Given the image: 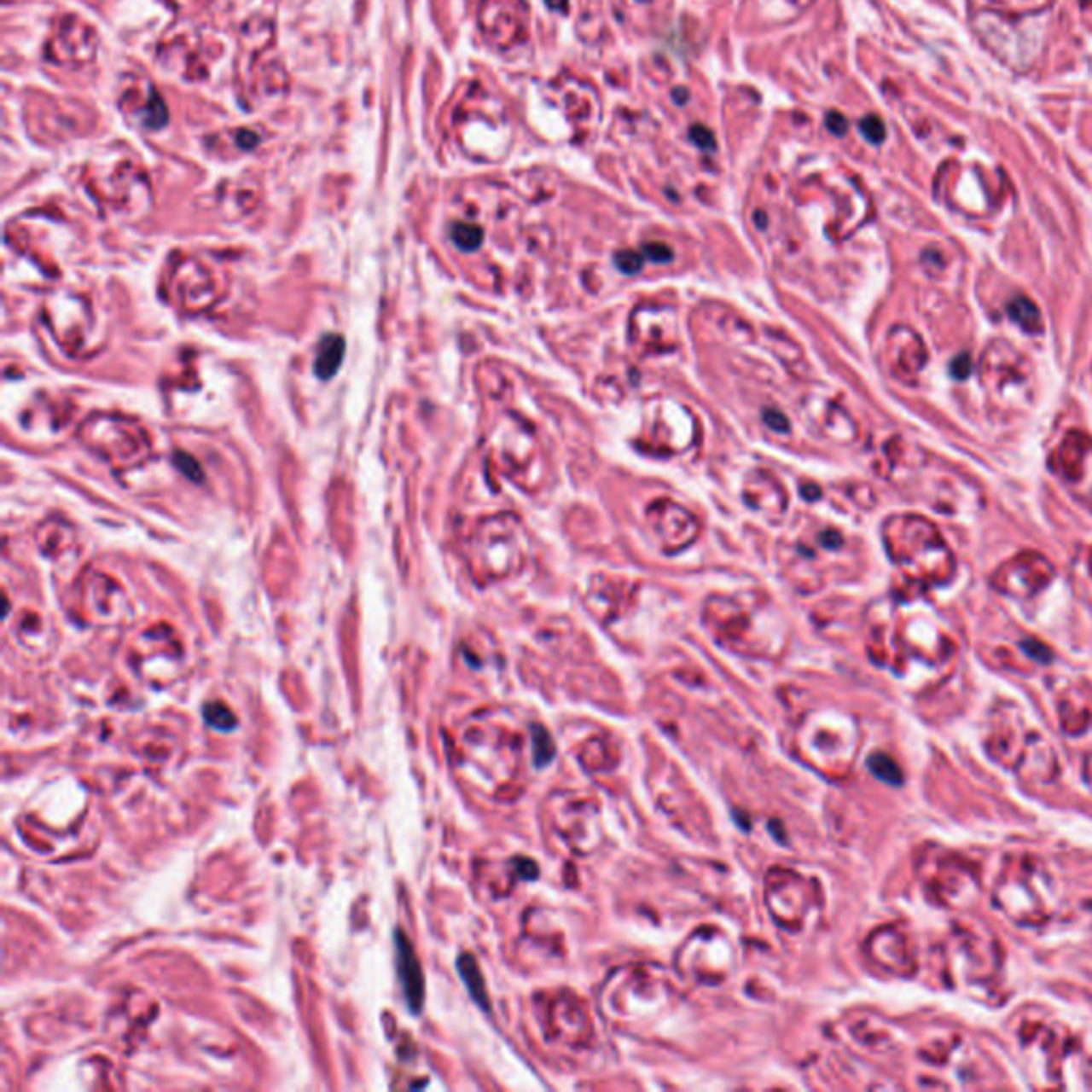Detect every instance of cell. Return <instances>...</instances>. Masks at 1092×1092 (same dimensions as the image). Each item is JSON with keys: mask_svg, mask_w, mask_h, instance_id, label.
<instances>
[{"mask_svg": "<svg viewBox=\"0 0 1092 1092\" xmlns=\"http://www.w3.org/2000/svg\"><path fill=\"white\" fill-rule=\"evenodd\" d=\"M988 753L1031 783H1052L1060 772L1052 742L1022 706L1001 702L990 715Z\"/></svg>", "mask_w": 1092, "mask_h": 1092, "instance_id": "6da1fadb", "label": "cell"}, {"mask_svg": "<svg viewBox=\"0 0 1092 1092\" xmlns=\"http://www.w3.org/2000/svg\"><path fill=\"white\" fill-rule=\"evenodd\" d=\"M890 520L892 523L886 525L890 527V533L886 531V544H890L894 561L907 567L921 583L941 584L954 576V557L932 523L920 516H898Z\"/></svg>", "mask_w": 1092, "mask_h": 1092, "instance_id": "7a4b0ae2", "label": "cell"}, {"mask_svg": "<svg viewBox=\"0 0 1092 1092\" xmlns=\"http://www.w3.org/2000/svg\"><path fill=\"white\" fill-rule=\"evenodd\" d=\"M994 903L1018 924H1043L1052 913V886L1043 864L1032 856L1005 860L994 887Z\"/></svg>", "mask_w": 1092, "mask_h": 1092, "instance_id": "3957f363", "label": "cell"}, {"mask_svg": "<svg viewBox=\"0 0 1092 1092\" xmlns=\"http://www.w3.org/2000/svg\"><path fill=\"white\" fill-rule=\"evenodd\" d=\"M79 438L85 446L119 469L143 463L152 450L143 427L124 416L96 414L81 425Z\"/></svg>", "mask_w": 1092, "mask_h": 1092, "instance_id": "277c9868", "label": "cell"}, {"mask_svg": "<svg viewBox=\"0 0 1092 1092\" xmlns=\"http://www.w3.org/2000/svg\"><path fill=\"white\" fill-rule=\"evenodd\" d=\"M947 971L956 981L981 984L992 979L1001 967V951L992 932L975 924L954 926L945 945Z\"/></svg>", "mask_w": 1092, "mask_h": 1092, "instance_id": "5b68a950", "label": "cell"}, {"mask_svg": "<svg viewBox=\"0 0 1092 1092\" xmlns=\"http://www.w3.org/2000/svg\"><path fill=\"white\" fill-rule=\"evenodd\" d=\"M926 894L941 907H962L979 892L977 873L956 853H934L920 870Z\"/></svg>", "mask_w": 1092, "mask_h": 1092, "instance_id": "8992f818", "label": "cell"}, {"mask_svg": "<svg viewBox=\"0 0 1092 1092\" xmlns=\"http://www.w3.org/2000/svg\"><path fill=\"white\" fill-rule=\"evenodd\" d=\"M1054 567L1037 553H1019L1011 561L1002 563L992 576V584L1001 593L1014 597H1032L1052 580Z\"/></svg>", "mask_w": 1092, "mask_h": 1092, "instance_id": "52a82bcc", "label": "cell"}, {"mask_svg": "<svg viewBox=\"0 0 1092 1092\" xmlns=\"http://www.w3.org/2000/svg\"><path fill=\"white\" fill-rule=\"evenodd\" d=\"M173 290L183 310H209L222 294V273L212 271L200 260L188 258L175 269Z\"/></svg>", "mask_w": 1092, "mask_h": 1092, "instance_id": "ba28073f", "label": "cell"}, {"mask_svg": "<svg viewBox=\"0 0 1092 1092\" xmlns=\"http://www.w3.org/2000/svg\"><path fill=\"white\" fill-rule=\"evenodd\" d=\"M1028 363L1019 357L1015 348L1005 341H994L988 346L981 361V378L988 388L1001 395L1011 391H1022L1028 384Z\"/></svg>", "mask_w": 1092, "mask_h": 1092, "instance_id": "9c48e42d", "label": "cell"}, {"mask_svg": "<svg viewBox=\"0 0 1092 1092\" xmlns=\"http://www.w3.org/2000/svg\"><path fill=\"white\" fill-rule=\"evenodd\" d=\"M1088 444H1090V438H1086V433L1071 431L1054 452V459H1056L1054 472L1060 473L1073 489H1077L1083 499L1092 502V448L1090 459H1088Z\"/></svg>", "mask_w": 1092, "mask_h": 1092, "instance_id": "30bf717a", "label": "cell"}, {"mask_svg": "<svg viewBox=\"0 0 1092 1092\" xmlns=\"http://www.w3.org/2000/svg\"><path fill=\"white\" fill-rule=\"evenodd\" d=\"M870 954L887 971L898 975H909L915 968V954H913L911 938L896 926L877 930L870 937Z\"/></svg>", "mask_w": 1092, "mask_h": 1092, "instance_id": "8fae6325", "label": "cell"}, {"mask_svg": "<svg viewBox=\"0 0 1092 1092\" xmlns=\"http://www.w3.org/2000/svg\"><path fill=\"white\" fill-rule=\"evenodd\" d=\"M395 945H397V971H399L401 985H404L405 1002H408V1009H412L414 1014H418L422 1007L421 967H418V960L416 956H414L412 945H410L408 938L404 937V932H397Z\"/></svg>", "mask_w": 1092, "mask_h": 1092, "instance_id": "7c38bea8", "label": "cell"}, {"mask_svg": "<svg viewBox=\"0 0 1092 1092\" xmlns=\"http://www.w3.org/2000/svg\"><path fill=\"white\" fill-rule=\"evenodd\" d=\"M1056 711L1066 738H1082L1092 728V706L1083 695H1079V691L1062 694L1056 702Z\"/></svg>", "mask_w": 1092, "mask_h": 1092, "instance_id": "4fadbf2b", "label": "cell"}, {"mask_svg": "<svg viewBox=\"0 0 1092 1092\" xmlns=\"http://www.w3.org/2000/svg\"><path fill=\"white\" fill-rule=\"evenodd\" d=\"M890 341H892V346H894V348L903 350V352H898V354L894 352L896 369L903 371L904 375H913V374H917V371H920L921 367H924V363H926V358H928V354H926L924 341H921L920 337H917L915 333L911 331V328H904V327L894 328V331H892V340Z\"/></svg>", "mask_w": 1092, "mask_h": 1092, "instance_id": "5bb4252c", "label": "cell"}, {"mask_svg": "<svg viewBox=\"0 0 1092 1092\" xmlns=\"http://www.w3.org/2000/svg\"><path fill=\"white\" fill-rule=\"evenodd\" d=\"M37 542H38V549H41L47 557L58 559V557H64L67 553H73V549H75V533H73V529L68 527L67 523L49 520V523L38 527Z\"/></svg>", "mask_w": 1092, "mask_h": 1092, "instance_id": "9a60e30c", "label": "cell"}, {"mask_svg": "<svg viewBox=\"0 0 1092 1092\" xmlns=\"http://www.w3.org/2000/svg\"><path fill=\"white\" fill-rule=\"evenodd\" d=\"M341 358H344V340L340 335H327L320 341L318 357H316L314 363L316 375L322 380L333 378Z\"/></svg>", "mask_w": 1092, "mask_h": 1092, "instance_id": "2e32d148", "label": "cell"}, {"mask_svg": "<svg viewBox=\"0 0 1092 1092\" xmlns=\"http://www.w3.org/2000/svg\"><path fill=\"white\" fill-rule=\"evenodd\" d=\"M1007 311H1009V318L1014 320L1019 328H1024L1028 335H1039L1041 328H1043L1039 310H1037V305L1028 297L1018 294V297L1011 299V301L1007 303Z\"/></svg>", "mask_w": 1092, "mask_h": 1092, "instance_id": "e0dca14e", "label": "cell"}, {"mask_svg": "<svg viewBox=\"0 0 1092 1092\" xmlns=\"http://www.w3.org/2000/svg\"><path fill=\"white\" fill-rule=\"evenodd\" d=\"M459 971H461V977H463V981L468 984L469 992H472L473 1001L480 1002V1005L486 1009V1007H489V1001H486V996H485V988H482V977H480V971H478L476 962H473V960L469 958V956H463V958L459 960Z\"/></svg>", "mask_w": 1092, "mask_h": 1092, "instance_id": "ac0fdd59", "label": "cell"}, {"mask_svg": "<svg viewBox=\"0 0 1092 1092\" xmlns=\"http://www.w3.org/2000/svg\"><path fill=\"white\" fill-rule=\"evenodd\" d=\"M450 237L459 250H476L482 243V229L468 222H456L450 229Z\"/></svg>", "mask_w": 1092, "mask_h": 1092, "instance_id": "d6986e66", "label": "cell"}, {"mask_svg": "<svg viewBox=\"0 0 1092 1092\" xmlns=\"http://www.w3.org/2000/svg\"><path fill=\"white\" fill-rule=\"evenodd\" d=\"M203 715H205V721H207V723L212 725V728L222 729V732H226V729H233L235 725H237V719H235V715L229 711V706H226V704L209 702L207 706L203 708Z\"/></svg>", "mask_w": 1092, "mask_h": 1092, "instance_id": "ffe728a7", "label": "cell"}, {"mask_svg": "<svg viewBox=\"0 0 1092 1092\" xmlns=\"http://www.w3.org/2000/svg\"><path fill=\"white\" fill-rule=\"evenodd\" d=\"M868 766H870V770H873L874 775H877L879 779H883V781H890V783H900V779H903V776H900L898 766H896V764L892 762L890 758H886V755H873V758L868 759Z\"/></svg>", "mask_w": 1092, "mask_h": 1092, "instance_id": "44dd1931", "label": "cell"}, {"mask_svg": "<svg viewBox=\"0 0 1092 1092\" xmlns=\"http://www.w3.org/2000/svg\"><path fill=\"white\" fill-rule=\"evenodd\" d=\"M860 131H862V135H864L866 139L870 141V143H881L883 136H886V126H883L881 119L874 118V115H868V118L862 119Z\"/></svg>", "mask_w": 1092, "mask_h": 1092, "instance_id": "7402d4cb", "label": "cell"}, {"mask_svg": "<svg viewBox=\"0 0 1092 1092\" xmlns=\"http://www.w3.org/2000/svg\"><path fill=\"white\" fill-rule=\"evenodd\" d=\"M614 263H617V267L621 269L623 273H636L640 271V267H642V256L636 254V252L625 250V252H619V254L614 256Z\"/></svg>", "mask_w": 1092, "mask_h": 1092, "instance_id": "603a6c76", "label": "cell"}, {"mask_svg": "<svg viewBox=\"0 0 1092 1092\" xmlns=\"http://www.w3.org/2000/svg\"><path fill=\"white\" fill-rule=\"evenodd\" d=\"M644 254L651 260H657V263H670L672 260V250L668 246H664V243H647L644 246Z\"/></svg>", "mask_w": 1092, "mask_h": 1092, "instance_id": "cb8c5ba5", "label": "cell"}, {"mask_svg": "<svg viewBox=\"0 0 1092 1092\" xmlns=\"http://www.w3.org/2000/svg\"><path fill=\"white\" fill-rule=\"evenodd\" d=\"M689 135H691V141H694L695 145H700V148L708 149V148H712V145H715V139H712V135H711V131H708V128L694 126V128H691Z\"/></svg>", "mask_w": 1092, "mask_h": 1092, "instance_id": "d4e9b609", "label": "cell"}, {"mask_svg": "<svg viewBox=\"0 0 1092 1092\" xmlns=\"http://www.w3.org/2000/svg\"><path fill=\"white\" fill-rule=\"evenodd\" d=\"M951 374L960 380H964L968 374H971V358H968V354H960V357L951 363Z\"/></svg>", "mask_w": 1092, "mask_h": 1092, "instance_id": "484cf974", "label": "cell"}, {"mask_svg": "<svg viewBox=\"0 0 1092 1092\" xmlns=\"http://www.w3.org/2000/svg\"><path fill=\"white\" fill-rule=\"evenodd\" d=\"M826 126L830 128V131L834 132V135H839V136H840V135H845V131H847V122H845L843 115L836 113V111H832V113H828Z\"/></svg>", "mask_w": 1092, "mask_h": 1092, "instance_id": "4316f807", "label": "cell"}, {"mask_svg": "<svg viewBox=\"0 0 1092 1092\" xmlns=\"http://www.w3.org/2000/svg\"><path fill=\"white\" fill-rule=\"evenodd\" d=\"M672 96L677 98L678 105H685V102H687V92H685V90H674Z\"/></svg>", "mask_w": 1092, "mask_h": 1092, "instance_id": "83f0119b", "label": "cell"}, {"mask_svg": "<svg viewBox=\"0 0 1092 1092\" xmlns=\"http://www.w3.org/2000/svg\"><path fill=\"white\" fill-rule=\"evenodd\" d=\"M1086 779H1088V783H1090V787H1092V753H1090V758H1088V762H1086Z\"/></svg>", "mask_w": 1092, "mask_h": 1092, "instance_id": "f1b7e54d", "label": "cell"}, {"mask_svg": "<svg viewBox=\"0 0 1092 1092\" xmlns=\"http://www.w3.org/2000/svg\"><path fill=\"white\" fill-rule=\"evenodd\" d=\"M546 3H549V7H557V9H561L563 4H566V0H546Z\"/></svg>", "mask_w": 1092, "mask_h": 1092, "instance_id": "f546056e", "label": "cell"}]
</instances>
